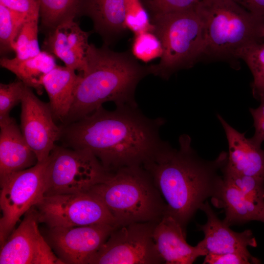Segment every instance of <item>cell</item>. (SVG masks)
Listing matches in <instances>:
<instances>
[{"label": "cell", "instance_id": "obj_1", "mask_svg": "<svg viewBox=\"0 0 264 264\" xmlns=\"http://www.w3.org/2000/svg\"><path fill=\"white\" fill-rule=\"evenodd\" d=\"M112 111L98 108L61 127L64 146L92 153L109 172L143 166L165 144L159 135L162 118L151 119L137 105L116 106Z\"/></svg>", "mask_w": 264, "mask_h": 264}, {"label": "cell", "instance_id": "obj_2", "mask_svg": "<svg viewBox=\"0 0 264 264\" xmlns=\"http://www.w3.org/2000/svg\"><path fill=\"white\" fill-rule=\"evenodd\" d=\"M178 143L179 148L176 149L166 142L143 166L166 203V214L185 232L196 212L221 186L228 154L222 151L215 159L207 160L193 148L189 135H180Z\"/></svg>", "mask_w": 264, "mask_h": 264}, {"label": "cell", "instance_id": "obj_3", "mask_svg": "<svg viewBox=\"0 0 264 264\" xmlns=\"http://www.w3.org/2000/svg\"><path fill=\"white\" fill-rule=\"evenodd\" d=\"M131 51L115 52L108 45L90 44L85 70L79 72L73 101L64 122L67 124L86 116L113 102L116 106L137 105L136 87L150 74L149 66L140 64Z\"/></svg>", "mask_w": 264, "mask_h": 264}, {"label": "cell", "instance_id": "obj_4", "mask_svg": "<svg viewBox=\"0 0 264 264\" xmlns=\"http://www.w3.org/2000/svg\"><path fill=\"white\" fill-rule=\"evenodd\" d=\"M106 206L118 226L158 222L166 204L152 177L143 166L120 168L89 191Z\"/></svg>", "mask_w": 264, "mask_h": 264}, {"label": "cell", "instance_id": "obj_5", "mask_svg": "<svg viewBox=\"0 0 264 264\" xmlns=\"http://www.w3.org/2000/svg\"><path fill=\"white\" fill-rule=\"evenodd\" d=\"M196 9L204 32L201 58L231 63L241 49L262 42L264 20L232 0H202Z\"/></svg>", "mask_w": 264, "mask_h": 264}, {"label": "cell", "instance_id": "obj_6", "mask_svg": "<svg viewBox=\"0 0 264 264\" xmlns=\"http://www.w3.org/2000/svg\"><path fill=\"white\" fill-rule=\"evenodd\" d=\"M162 54L150 74L168 80L174 73L192 67L201 58L205 45L202 22L196 8L150 16Z\"/></svg>", "mask_w": 264, "mask_h": 264}, {"label": "cell", "instance_id": "obj_7", "mask_svg": "<svg viewBox=\"0 0 264 264\" xmlns=\"http://www.w3.org/2000/svg\"><path fill=\"white\" fill-rule=\"evenodd\" d=\"M108 173L89 150L56 145L47 159L44 196L88 192Z\"/></svg>", "mask_w": 264, "mask_h": 264}, {"label": "cell", "instance_id": "obj_8", "mask_svg": "<svg viewBox=\"0 0 264 264\" xmlns=\"http://www.w3.org/2000/svg\"><path fill=\"white\" fill-rule=\"evenodd\" d=\"M47 159L0 178V245L20 218L44 197Z\"/></svg>", "mask_w": 264, "mask_h": 264}, {"label": "cell", "instance_id": "obj_9", "mask_svg": "<svg viewBox=\"0 0 264 264\" xmlns=\"http://www.w3.org/2000/svg\"><path fill=\"white\" fill-rule=\"evenodd\" d=\"M33 208L39 223L49 228L98 224L118 226L104 204L89 192L44 196Z\"/></svg>", "mask_w": 264, "mask_h": 264}, {"label": "cell", "instance_id": "obj_10", "mask_svg": "<svg viewBox=\"0 0 264 264\" xmlns=\"http://www.w3.org/2000/svg\"><path fill=\"white\" fill-rule=\"evenodd\" d=\"M157 222H136L115 227L87 264H163L153 237Z\"/></svg>", "mask_w": 264, "mask_h": 264}, {"label": "cell", "instance_id": "obj_11", "mask_svg": "<svg viewBox=\"0 0 264 264\" xmlns=\"http://www.w3.org/2000/svg\"><path fill=\"white\" fill-rule=\"evenodd\" d=\"M32 207L0 245V264H64L41 233Z\"/></svg>", "mask_w": 264, "mask_h": 264}, {"label": "cell", "instance_id": "obj_12", "mask_svg": "<svg viewBox=\"0 0 264 264\" xmlns=\"http://www.w3.org/2000/svg\"><path fill=\"white\" fill-rule=\"evenodd\" d=\"M22 132L38 162L46 160L60 140L61 128L55 123L48 103L41 101L25 87L21 101Z\"/></svg>", "mask_w": 264, "mask_h": 264}, {"label": "cell", "instance_id": "obj_13", "mask_svg": "<svg viewBox=\"0 0 264 264\" xmlns=\"http://www.w3.org/2000/svg\"><path fill=\"white\" fill-rule=\"evenodd\" d=\"M115 227L98 224L49 228L44 238L64 264H87Z\"/></svg>", "mask_w": 264, "mask_h": 264}, {"label": "cell", "instance_id": "obj_14", "mask_svg": "<svg viewBox=\"0 0 264 264\" xmlns=\"http://www.w3.org/2000/svg\"><path fill=\"white\" fill-rule=\"evenodd\" d=\"M90 33L82 30L74 19L67 20L49 31L44 43V50L60 59L65 66L83 72Z\"/></svg>", "mask_w": 264, "mask_h": 264}, {"label": "cell", "instance_id": "obj_15", "mask_svg": "<svg viewBox=\"0 0 264 264\" xmlns=\"http://www.w3.org/2000/svg\"><path fill=\"white\" fill-rule=\"evenodd\" d=\"M200 210L206 214L207 221L203 225H198L199 230L204 234V239L198 243L206 255L232 252L251 255L247 247H256L257 243L250 230L236 232L231 229L218 218L208 201L202 204Z\"/></svg>", "mask_w": 264, "mask_h": 264}, {"label": "cell", "instance_id": "obj_16", "mask_svg": "<svg viewBox=\"0 0 264 264\" xmlns=\"http://www.w3.org/2000/svg\"><path fill=\"white\" fill-rule=\"evenodd\" d=\"M153 237L163 264H191L206 253L198 243L189 245L181 225L172 217L165 215L157 222Z\"/></svg>", "mask_w": 264, "mask_h": 264}, {"label": "cell", "instance_id": "obj_17", "mask_svg": "<svg viewBox=\"0 0 264 264\" xmlns=\"http://www.w3.org/2000/svg\"><path fill=\"white\" fill-rule=\"evenodd\" d=\"M217 117L224 131L228 145L225 168L237 173L264 180V149L255 145L230 125L220 114Z\"/></svg>", "mask_w": 264, "mask_h": 264}, {"label": "cell", "instance_id": "obj_18", "mask_svg": "<svg viewBox=\"0 0 264 264\" xmlns=\"http://www.w3.org/2000/svg\"><path fill=\"white\" fill-rule=\"evenodd\" d=\"M37 162L14 119L10 116L0 119V178Z\"/></svg>", "mask_w": 264, "mask_h": 264}, {"label": "cell", "instance_id": "obj_19", "mask_svg": "<svg viewBox=\"0 0 264 264\" xmlns=\"http://www.w3.org/2000/svg\"><path fill=\"white\" fill-rule=\"evenodd\" d=\"M125 0H80L78 15L90 18L105 44L115 41L127 31Z\"/></svg>", "mask_w": 264, "mask_h": 264}, {"label": "cell", "instance_id": "obj_20", "mask_svg": "<svg viewBox=\"0 0 264 264\" xmlns=\"http://www.w3.org/2000/svg\"><path fill=\"white\" fill-rule=\"evenodd\" d=\"M211 201L214 206L224 210L225 217L223 221L229 226L252 220L264 223V202L247 198L224 179Z\"/></svg>", "mask_w": 264, "mask_h": 264}, {"label": "cell", "instance_id": "obj_21", "mask_svg": "<svg viewBox=\"0 0 264 264\" xmlns=\"http://www.w3.org/2000/svg\"><path fill=\"white\" fill-rule=\"evenodd\" d=\"M79 77L75 70L57 65L43 78L42 85L48 95V104L55 121H65L72 106Z\"/></svg>", "mask_w": 264, "mask_h": 264}, {"label": "cell", "instance_id": "obj_22", "mask_svg": "<svg viewBox=\"0 0 264 264\" xmlns=\"http://www.w3.org/2000/svg\"><path fill=\"white\" fill-rule=\"evenodd\" d=\"M0 65L14 73L25 86L35 89L39 94H42L44 88L43 78L57 66L54 56L44 50L34 57L25 59L2 57Z\"/></svg>", "mask_w": 264, "mask_h": 264}, {"label": "cell", "instance_id": "obj_23", "mask_svg": "<svg viewBox=\"0 0 264 264\" xmlns=\"http://www.w3.org/2000/svg\"><path fill=\"white\" fill-rule=\"evenodd\" d=\"M42 25L49 30L60 23L74 19L80 0H39Z\"/></svg>", "mask_w": 264, "mask_h": 264}, {"label": "cell", "instance_id": "obj_24", "mask_svg": "<svg viewBox=\"0 0 264 264\" xmlns=\"http://www.w3.org/2000/svg\"><path fill=\"white\" fill-rule=\"evenodd\" d=\"M238 59L243 60L253 77L251 83L253 96L258 101L264 98V43L253 44L241 49Z\"/></svg>", "mask_w": 264, "mask_h": 264}, {"label": "cell", "instance_id": "obj_25", "mask_svg": "<svg viewBox=\"0 0 264 264\" xmlns=\"http://www.w3.org/2000/svg\"><path fill=\"white\" fill-rule=\"evenodd\" d=\"M39 19L29 18L22 26L13 45L16 57L25 59L34 57L41 51L38 39Z\"/></svg>", "mask_w": 264, "mask_h": 264}, {"label": "cell", "instance_id": "obj_26", "mask_svg": "<svg viewBox=\"0 0 264 264\" xmlns=\"http://www.w3.org/2000/svg\"><path fill=\"white\" fill-rule=\"evenodd\" d=\"M28 18L0 3V53L13 50L17 36Z\"/></svg>", "mask_w": 264, "mask_h": 264}, {"label": "cell", "instance_id": "obj_27", "mask_svg": "<svg viewBox=\"0 0 264 264\" xmlns=\"http://www.w3.org/2000/svg\"><path fill=\"white\" fill-rule=\"evenodd\" d=\"M223 178L239 190L247 198L259 202H264V180L252 176L236 173L225 168Z\"/></svg>", "mask_w": 264, "mask_h": 264}, {"label": "cell", "instance_id": "obj_28", "mask_svg": "<svg viewBox=\"0 0 264 264\" xmlns=\"http://www.w3.org/2000/svg\"><path fill=\"white\" fill-rule=\"evenodd\" d=\"M162 51L161 43L154 32L146 31L134 35L131 52L137 60L147 63L160 58Z\"/></svg>", "mask_w": 264, "mask_h": 264}, {"label": "cell", "instance_id": "obj_29", "mask_svg": "<svg viewBox=\"0 0 264 264\" xmlns=\"http://www.w3.org/2000/svg\"><path fill=\"white\" fill-rule=\"evenodd\" d=\"M125 10L126 26L134 35L153 31L150 16L141 0H125Z\"/></svg>", "mask_w": 264, "mask_h": 264}, {"label": "cell", "instance_id": "obj_30", "mask_svg": "<svg viewBox=\"0 0 264 264\" xmlns=\"http://www.w3.org/2000/svg\"><path fill=\"white\" fill-rule=\"evenodd\" d=\"M25 86L18 79L9 84H0V119L10 117L12 109L21 102Z\"/></svg>", "mask_w": 264, "mask_h": 264}, {"label": "cell", "instance_id": "obj_31", "mask_svg": "<svg viewBox=\"0 0 264 264\" xmlns=\"http://www.w3.org/2000/svg\"><path fill=\"white\" fill-rule=\"evenodd\" d=\"M202 0H148L152 15L195 8Z\"/></svg>", "mask_w": 264, "mask_h": 264}, {"label": "cell", "instance_id": "obj_32", "mask_svg": "<svg viewBox=\"0 0 264 264\" xmlns=\"http://www.w3.org/2000/svg\"><path fill=\"white\" fill-rule=\"evenodd\" d=\"M203 264H257L261 261L251 254L232 252L221 254H208Z\"/></svg>", "mask_w": 264, "mask_h": 264}, {"label": "cell", "instance_id": "obj_33", "mask_svg": "<svg viewBox=\"0 0 264 264\" xmlns=\"http://www.w3.org/2000/svg\"><path fill=\"white\" fill-rule=\"evenodd\" d=\"M0 3L27 18L40 17L39 0H0Z\"/></svg>", "mask_w": 264, "mask_h": 264}, {"label": "cell", "instance_id": "obj_34", "mask_svg": "<svg viewBox=\"0 0 264 264\" xmlns=\"http://www.w3.org/2000/svg\"><path fill=\"white\" fill-rule=\"evenodd\" d=\"M260 102V104L258 108L249 109L255 128L254 134L250 140L258 147H261L264 141V98Z\"/></svg>", "mask_w": 264, "mask_h": 264}, {"label": "cell", "instance_id": "obj_35", "mask_svg": "<svg viewBox=\"0 0 264 264\" xmlns=\"http://www.w3.org/2000/svg\"><path fill=\"white\" fill-rule=\"evenodd\" d=\"M251 14L264 20V0H232Z\"/></svg>", "mask_w": 264, "mask_h": 264}, {"label": "cell", "instance_id": "obj_36", "mask_svg": "<svg viewBox=\"0 0 264 264\" xmlns=\"http://www.w3.org/2000/svg\"><path fill=\"white\" fill-rule=\"evenodd\" d=\"M262 36L263 38H264V27L263 28L262 31Z\"/></svg>", "mask_w": 264, "mask_h": 264}]
</instances>
